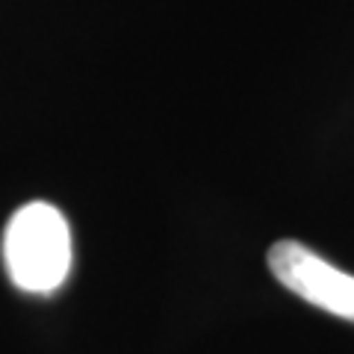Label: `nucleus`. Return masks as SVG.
I'll list each match as a JSON object with an SVG mask.
<instances>
[{"label": "nucleus", "mask_w": 354, "mask_h": 354, "mask_svg": "<svg viewBox=\"0 0 354 354\" xmlns=\"http://www.w3.org/2000/svg\"><path fill=\"white\" fill-rule=\"evenodd\" d=\"M269 269L286 290L330 316L354 322V274H346L304 242L281 239L269 248Z\"/></svg>", "instance_id": "obj_2"}, {"label": "nucleus", "mask_w": 354, "mask_h": 354, "mask_svg": "<svg viewBox=\"0 0 354 354\" xmlns=\"http://www.w3.org/2000/svg\"><path fill=\"white\" fill-rule=\"evenodd\" d=\"M3 263L18 290L41 295L59 290L71 272V230L53 204L15 209L3 234Z\"/></svg>", "instance_id": "obj_1"}]
</instances>
